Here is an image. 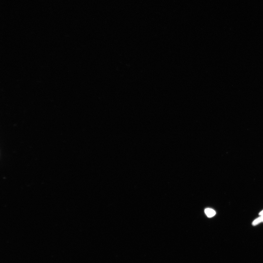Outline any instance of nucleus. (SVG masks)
<instances>
[{
  "instance_id": "nucleus-3",
  "label": "nucleus",
  "mask_w": 263,
  "mask_h": 263,
  "mask_svg": "<svg viewBox=\"0 0 263 263\" xmlns=\"http://www.w3.org/2000/svg\"><path fill=\"white\" fill-rule=\"evenodd\" d=\"M259 215H260V216L263 215V210H262V211L260 212V213L259 214Z\"/></svg>"
},
{
  "instance_id": "nucleus-2",
  "label": "nucleus",
  "mask_w": 263,
  "mask_h": 263,
  "mask_svg": "<svg viewBox=\"0 0 263 263\" xmlns=\"http://www.w3.org/2000/svg\"><path fill=\"white\" fill-rule=\"evenodd\" d=\"M263 222V215H261L260 217H258L253 222L252 225H259L261 222Z\"/></svg>"
},
{
  "instance_id": "nucleus-1",
  "label": "nucleus",
  "mask_w": 263,
  "mask_h": 263,
  "mask_svg": "<svg viewBox=\"0 0 263 263\" xmlns=\"http://www.w3.org/2000/svg\"><path fill=\"white\" fill-rule=\"evenodd\" d=\"M205 213L207 216L209 218L214 217L216 214L215 211H214V209L209 208L205 209Z\"/></svg>"
}]
</instances>
